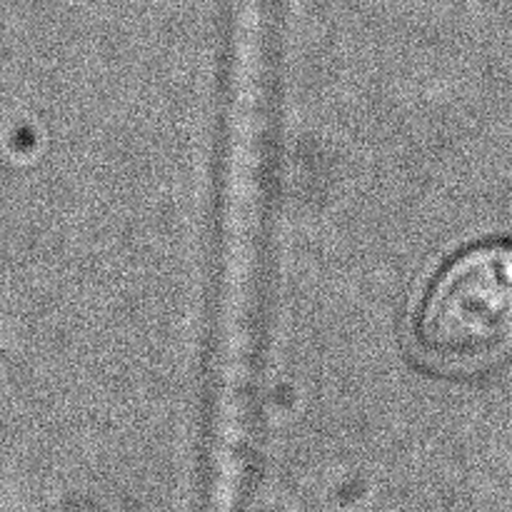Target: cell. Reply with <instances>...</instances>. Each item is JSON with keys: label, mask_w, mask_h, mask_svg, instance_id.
<instances>
[{"label": "cell", "mask_w": 512, "mask_h": 512, "mask_svg": "<svg viewBox=\"0 0 512 512\" xmlns=\"http://www.w3.org/2000/svg\"><path fill=\"white\" fill-rule=\"evenodd\" d=\"M420 358L448 375L512 363V243H485L450 260L413 323Z\"/></svg>", "instance_id": "obj_1"}]
</instances>
